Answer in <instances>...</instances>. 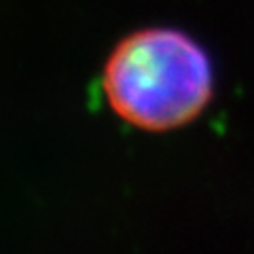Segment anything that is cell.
I'll return each mask as SVG.
<instances>
[{"mask_svg":"<svg viewBox=\"0 0 254 254\" xmlns=\"http://www.w3.org/2000/svg\"><path fill=\"white\" fill-rule=\"evenodd\" d=\"M110 108L133 127L168 131L190 123L214 95L208 51L174 28H146L125 36L104 66Z\"/></svg>","mask_w":254,"mask_h":254,"instance_id":"1","label":"cell"}]
</instances>
